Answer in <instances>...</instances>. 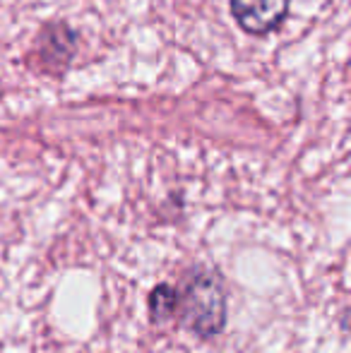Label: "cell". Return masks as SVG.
<instances>
[{
    "label": "cell",
    "mask_w": 351,
    "mask_h": 353,
    "mask_svg": "<svg viewBox=\"0 0 351 353\" xmlns=\"http://www.w3.org/2000/svg\"><path fill=\"white\" fill-rule=\"evenodd\" d=\"M224 291L212 274L195 276L181 298L183 320L197 334L212 336L224 327Z\"/></svg>",
    "instance_id": "cell-1"
},
{
    "label": "cell",
    "mask_w": 351,
    "mask_h": 353,
    "mask_svg": "<svg viewBox=\"0 0 351 353\" xmlns=\"http://www.w3.org/2000/svg\"><path fill=\"white\" fill-rule=\"evenodd\" d=\"M291 0H231V14L245 34L265 37L284 22Z\"/></svg>",
    "instance_id": "cell-2"
},
{
    "label": "cell",
    "mask_w": 351,
    "mask_h": 353,
    "mask_svg": "<svg viewBox=\"0 0 351 353\" xmlns=\"http://www.w3.org/2000/svg\"><path fill=\"white\" fill-rule=\"evenodd\" d=\"M176 303V293L171 286H159L154 291V296H152V312H154V317H166L171 312V307H174Z\"/></svg>",
    "instance_id": "cell-3"
}]
</instances>
